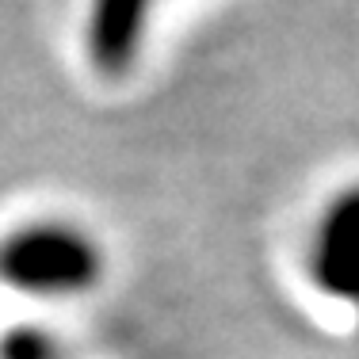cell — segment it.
<instances>
[{
	"mask_svg": "<svg viewBox=\"0 0 359 359\" xmlns=\"http://www.w3.org/2000/svg\"><path fill=\"white\" fill-rule=\"evenodd\" d=\"M290 276L313 318L359 344V168L325 184L302 210Z\"/></svg>",
	"mask_w": 359,
	"mask_h": 359,
	"instance_id": "cell-1",
	"label": "cell"
}]
</instances>
